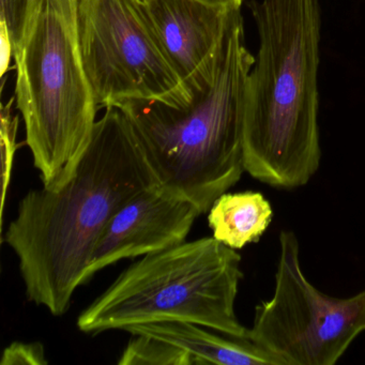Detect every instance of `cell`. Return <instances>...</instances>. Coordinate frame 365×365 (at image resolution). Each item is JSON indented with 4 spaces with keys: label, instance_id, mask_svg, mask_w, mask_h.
<instances>
[{
    "label": "cell",
    "instance_id": "9",
    "mask_svg": "<svg viewBox=\"0 0 365 365\" xmlns=\"http://www.w3.org/2000/svg\"><path fill=\"white\" fill-rule=\"evenodd\" d=\"M200 215L195 205L168 193L159 185L145 190L125 204L102 232L87 267L84 284L118 260L185 242Z\"/></svg>",
    "mask_w": 365,
    "mask_h": 365
},
{
    "label": "cell",
    "instance_id": "2",
    "mask_svg": "<svg viewBox=\"0 0 365 365\" xmlns=\"http://www.w3.org/2000/svg\"><path fill=\"white\" fill-rule=\"evenodd\" d=\"M249 7L259 46L245 93V170L270 187L297 189L322 160L320 0H254Z\"/></svg>",
    "mask_w": 365,
    "mask_h": 365
},
{
    "label": "cell",
    "instance_id": "10",
    "mask_svg": "<svg viewBox=\"0 0 365 365\" xmlns=\"http://www.w3.org/2000/svg\"><path fill=\"white\" fill-rule=\"evenodd\" d=\"M193 322L166 320L134 324L123 331L142 333L185 350L194 365H283L279 359L247 337H235Z\"/></svg>",
    "mask_w": 365,
    "mask_h": 365
},
{
    "label": "cell",
    "instance_id": "3",
    "mask_svg": "<svg viewBox=\"0 0 365 365\" xmlns=\"http://www.w3.org/2000/svg\"><path fill=\"white\" fill-rule=\"evenodd\" d=\"M240 10L230 18L212 73L187 106L128 100L114 106L133 127L159 187L202 215L245 172V93L255 57L245 46Z\"/></svg>",
    "mask_w": 365,
    "mask_h": 365
},
{
    "label": "cell",
    "instance_id": "6",
    "mask_svg": "<svg viewBox=\"0 0 365 365\" xmlns=\"http://www.w3.org/2000/svg\"><path fill=\"white\" fill-rule=\"evenodd\" d=\"M365 331V290L328 296L305 277L296 235L282 230L274 292L255 307L249 339L283 365H333Z\"/></svg>",
    "mask_w": 365,
    "mask_h": 365
},
{
    "label": "cell",
    "instance_id": "12",
    "mask_svg": "<svg viewBox=\"0 0 365 365\" xmlns=\"http://www.w3.org/2000/svg\"><path fill=\"white\" fill-rule=\"evenodd\" d=\"M119 365H194L185 350L150 335L131 333Z\"/></svg>",
    "mask_w": 365,
    "mask_h": 365
},
{
    "label": "cell",
    "instance_id": "5",
    "mask_svg": "<svg viewBox=\"0 0 365 365\" xmlns=\"http://www.w3.org/2000/svg\"><path fill=\"white\" fill-rule=\"evenodd\" d=\"M78 7V0H42L16 59V106L48 189L71 178L97 123L99 106L81 55Z\"/></svg>",
    "mask_w": 365,
    "mask_h": 365
},
{
    "label": "cell",
    "instance_id": "16",
    "mask_svg": "<svg viewBox=\"0 0 365 365\" xmlns=\"http://www.w3.org/2000/svg\"><path fill=\"white\" fill-rule=\"evenodd\" d=\"M0 39H1V76H5L9 67L10 58L14 56L11 40L5 25L0 24Z\"/></svg>",
    "mask_w": 365,
    "mask_h": 365
},
{
    "label": "cell",
    "instance_id": "11",
    "mask_svg": "<svg viewBox=\"0 0 365 365\" xmlns=\"http://www.w3.org/2000/svg\"><path fill=\"white\" fill-rule=\"evenodd\" d=\"M208 212L212 237L234 250L258 242L273 217L270 202L252 191L222 194Z\"/></svg>",
    "mask_w": 365,
    "mask_h": 365
},
{
    "label": "cell",
    "instance_id": "13",
    "mask_svg": "<svg viewBox=\"0 0 365 365\" xmlns=\"http://www.w3.org/2000/svg\"><path fill=\"white\" fill-rule=\"evenodd\" d=\"M42 0H0V24L5 25L16 61L33 29Z\"/></svg>",
    "mask_w": 365,
    "mask_h": 365
},
{
    "label": "cell",
    "instance_id": "17",
    "mask_svg": "<svg viewBox=\"0 0 365 365\" xmlns=\"http://www.w3.org/2000/svg\"><path fill=\"white\" fill-rule=\"evenodd\" d=\"M200 1L211 4V5L230 8V9H241L243 3V0H200Z\"/></svg>",
    "mask_w": 365,
    "mask_h": 365
},
{
    "label": "cell",
    "instance_id": "7",
    "mask_svg": "<svg viewBox=\"0 0 365 365\" xmlns=\"http://www.w3.org/2000/svg\"><path fill=\"white\" fill-rule=\"evenodd\" d=\"M81 55L98 106L192 100L147 23L138 0H78Z\"/></svg>",
    "mask_w": 365,
    "mask_h": 365
},
{
    "label": "cell",
    "instance_id": "1",
    "mask_svg": "<svg viewBox=\"0 0 365 365\" xmlns=\"http://www.w3.org/2000/svg\"><path fill=\"white\" fill-rule=\"evenodd\" d=\"M96 123L73 175L56 189L29 191L5 234L19 258L27 298L61 316L84 284L96 245L110 220L159 185L130 121L108 106Z\"/></svg>",
    "mask_w": 365,
    "mask_h": 365
},
{
    "label": "cell",
    "instance_id": "4",
    "mask_svg": "<svg viewBox=\"0 0 365 365\" xmlns=\"http://www.w3.org/2000/svg\"><path fill=\"white\" fill-rule=\"evenodd\" d=\"M240 264L236 250L215 237L147 254L81 313L78 329L97 334L178 320L249 339V329L235 309L243 277Z\"/></svg>",
    "mask_w": 365,
    "mask_h": 365
},
{
    "label": "cell",
    "instance_id": "8",
    "mask_svg": "<svg viewBox=\"0 0 365 365\" xmlns=\"http://www.w3.org/2000/svg\"><path fill=\"white\" fill-rule=\"evenodd\" d=\"M138 1L162 53L192 95L212 73L230 18L238 9L200 0Z\"/></svg>",
    "mask_w": 365,
    "mask_h": 365
},
{
    "label": "cell",
    "instance_id": "15",
    "mask_svg": "<svg viewBox=\"0 0 365 365\" xmlns=\"http://www.w3.org/2000/svg\"><path fill=\"white\" fill-rule=\"evenodd\" d=\"M1 365H46V350L39 341H14L4 350Z\"/></svg>",
    "mask_w": 365,
    "mask_h": 365
},
{
    "label": "cell",
    "instance_id": "14",
    "mask_svg": "<svg viewBox=\"0 0 365 365\" xmlns=\"http://www.w3.org/2000/svg\"><path fill=\"white\" fill-rule=\"evenodd\" d=\"M16 98H12L9 103L1 108V181H3V194H1V222H4L6 197L11 181L12 168H14V157L18 150L16 136H18L19 116L12 114V103Z\"/></svg>",
    "mask_w": 365,
    "mask_h": 365
}]
</instances>
